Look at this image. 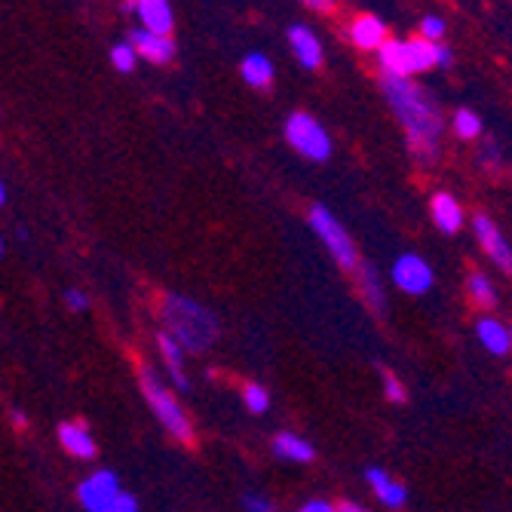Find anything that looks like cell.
Masks as SVG:
<instances>
[{"label": "cell", "instance_id": "1", "mask_svg": "<svg viewBox=\"0 0 512 512\" xmlns=\"http://www.w3.org/2000/svg\"><path fill=\"white\" fill-rule=\"evenodd\" d=\"M381 92L408 138L411 154L427 166L436 163L442 151L445 120L442 105L433 99V92L405 77H381Z\"/></svg>", "mask_w": 512, "mask_h": 512}, {"label": "cell", "instance_id": "2", "mask_svg": "<svg viewBox=\"0 0 512 512\" xmlns=\"http://www.w3.org/2000/svg\"><path fill=\"white\" fill-rule=\"evenodd\" d=\"M160 319L166 325V335H172L184 353H206L218 335H221V325H218V316L203 307L200 301L194 298H184V295H175L169 292L160 304Z\"/></svg>", "mask_w": 512, "mask_h": 512}, {"label": "cell", "instance_id": "3", "mask_svg": "<svg viewBox=\"0 0 512 512\" xmlns=\"http://www.w3.org/2000/svg\"><path fill=\"white\" fill-rule=\"evenodd\" d=\"M138 387H142V393H145L151 411L157 414L160 427H163L172 439H178V442H184V445H191V442H194V424H191L188 411H184L181 402L175 399V393L154 375L151 368H145V365L138 368Z\"/></svg>", "mask_w": 512, "mask_h": 512}, {"label": "cell", "instance_id": "4", "mask_svg": "<svg viewBox=\"0 0 512 512\" xmlns=\"http://www.w3.org/2000/svg\"><path fill=\"white\" fill-rule=\"evenodd\" d=\"M436 46L424 37H390L387 46L378 53L381 77H405L414 80L417 74H424L436 68Z\"/></svg>", "mask_w": 512, "mask_h": 512}, {"label": "cell", "instance_id": "5", "mask_svg": "<svg viewBox=\"0 0 512 512\" xmlns=\"http://www.w3.org/2000/svg\"><path fill=\"white\" fill-rule=\"evenodd\" d=\"M310 230L319 237V243L329 249V255L335 258L338 267L344 270H359L362 258H359V249L353 243V237L347 234V227L341 224V218L332 212V209H325L322 203L310 206Z\"/></svg>", "mask_w": 512, "mask_h": 512}, {"label": "cell", "instance_id": "6", "mask_svg": "<svg viewBox=\"0 0 512 512\" xmlns=\"http://www.w3.org/2000/svg\"><path fill=\"white\" fill-rule=\"evenodd\" d=\"M286 142L301 157H307L313 163H325L332 157V148H335L332 135L325 132V126L316 117L304 114V111H295V114L286 117Z\"/></svg>", "mask_w": 512, "mask_h": 512}, {"label": "cell", "instance_id": "7", "mask_svg": "<svg viewBox=\"0 0 512 512\" xmlns=\"http://www.w3.org/2000/svg\"><path fill=\"white\" fill-rule=\"evenodd\" d=\"M390 279L393 286L405 295H427L436 283V273L430 267V261H424L421 255H399L390 267Z\"/></svg>", "mask_w": 512, "mask_h": 512}, {"label": "cell", "instance_id": "8", "mask_svg": "<svg viewBox=\"0 0 512 512\" xmlns=\"http://www.w3.org/2000/svg\"><path fill=\"white\" fill-rule=\"evenodd\" d=\"M120 479L111 470H96L86 476L77 488V500L86 512H105L117 497H120Z\"/></svg>", "mask_w": 512, "mask_h": 512}, {"label": "cell", "instance_id": "9", "mask_svg": "<svg viewBox=\"0 0 512 512\" xmlns=\"http://www.w3.org/2000/svg\"><path fill=\"white\" fill-rule=\"evenodd\" d=\"M473 234H476V240L482 243V249H485V255L491 258V264L512 276V243H506V237L497 230V224H494L488 215L479 212V215L473 218Z\"/></svg>", "mask_w": 512, "mask_h": 512}, {"label": "cell", "instance_id": "10", "mask_svg": "<svg viewBox=\"0 0 512 512\" xmlns=\"http://www.w3.org/2000/svg\"><path fill=\"white\" fill-rule=\"evenodd\" d=\"M350 40L362 53H381L387 46V40H390L387 22L381 16H375V13H359L350 22Z\"/></svg>", "mask_w": 512, "mask_h": 512}, {"label": "cell", "instance_id": "11", "mask_svg": "<svg viewBox=\"0 0 512 512\" xmlns=\"http://www.w3.org/2000/svg\"><path fill=\"white\" fill-rule=\"evenodd\" d=\"M129 43L135 46V53H138V56L148 59V62H154V65H166V62H172V56H175V43H172V37L154 34V31H145V28H135L132 37H129Z\"/></svg>", "mask_w": 512, "mask_h": 512}, {"label": "cell", "instance_id": "12", "mask_svg": "<svg viewBox=\"0 0 512 512\" xmlns=\"http://www.w3.org/2000/svg\"><path fill=\"white\" fill-rule=\"evenodd\" d=\"M289 43H292V53H295V59L301 62V68H307V71H316L319 65H322V40L316 37V31L313 28H307V25H292L289 28Z\"/></svg>", "mask_w": 512, "mask_h": 512}, {"label": "cell", "instance_id": "13", "mask_svg": "<svg viewBox=\"0 0 512 512\" xmlns=\"http://www.w3.org/2000/svg\"><path fill=\"white\" fill-rule=\"evenodd\" d=\"M365 482L375 491V497L387 506V509H402L408 503V488L402 482H396L387 470L381 467H368L365 470Z\"/></svg>", "mask_w": 512, "mask_h": 512}, {"label": "cell", "instance_id": "14", "mask_svg": "<svg viewBox=\"0 0 512 512\" xmlns=\"http://www.w3.org/2000/svg\"><path fill=\"white\" fill-rule=\"evenodd\" d=\"M356 279H359V292H362V301L375 310L378 316L387 313V292H384V279L378 273V267L371 261H362L359 270H356Z\"/></svg>", "mask_w": 512, "mask_h": 512}, {"label": "cell", "instance_id": "15", "mask_svg": "<svg viewBox=\"0 0 512 512\" xmlns=\"http://www.w3.org/2000/svg\"><path fill=\"white\" fill-rule=\"evenodd\" d=\"M59 442L77 460H96V454H99V445H96V439H92V433L83 424H74V421L59 427Z\"/></svg>", "mask_w": 512, "mask_h": 512}, {"label": "cell", "instance_id": "16", "mask_svg": "<svg viewBox=\"0 0 512 512\" xmlns=\"http://www.w3.org/2000/svg\"><path fill=\"white\" fill-rule=\"evenodd\" d=\"M430 212H433L436 227L442 230V234H448V237L457 234V230L463 227V221H467V215H463V206H460L451 194H445V191L433 194Z\"/></svg>", "mask_w": 512, "mask_h": 512}, {"label": "cell", "instance_id": "17", "mask_svg": "<svg viewBox=\"0 0 512 512\" xmlns=\"http://www.w3.org/2000/svg\"><path fill=\"white\" fill-rule=\"evenodd\" d=\"M476 335H479V344L491 353V356H506L509 350H512V335H509V329L500 322V319H494V316H482L479 322H476Z\"/></svg>", "mask_w": 512, "mask_h": 512}, {"label": "cell", "instance_id": "18", "mask_svg": "<svg viewBox=\"0 0 512 512\" xmlns=\"http://www.w3.org/2000/svg\"><path fill=\"white\" fill-rule=\"evenodd\" d=\"M157 347H160L163 365L169 368V381H172V387H175V390H188V375H184V347H181L172 335H166V332L157 335Z\"/></svg>", "mask_w": 512, "mask_h": 512}, {"label": "cell", "instance_id": "19", "mask_svg": "<svg viewBox=\"0 0 512 512\" xmlns=\"http://www.w3.org/2000/svg\"><path fill=\"white\" fill-rule=\"evenodd\" d=\"M135 13H138V19H142V28L154 31V34H166L169 37V31L175 25L169 0H142V4L135 7Z\"/></svg>", "mask_w": 512, "mask_h": 512}, {"label": "cell", "instance_id": "20", "mask_svg": "<svg viewBox=\"0 0 512 512\" xmlns=\"http://www.w3.org/2000/svg\"><path fill=\"white\" fill-rule=\"evenodd\" d=\"M273 454L279 460H286V463H310L316 457V448L304 436H298V433H276Z\"/></svg>", "mask_w": 512, "mask_h": 512}, {"label": "cell", "instance_id": "21", "mask_svg": "<svg viewBox=\"0 0 512 512\" xmlns=\"http://www.w3.org/2000/svg\"><path fill=\"white\" fill-rule=\"evenodd\" d=\"M240 77L252 86V89H267L273 83V62L264 53H249L240 62Z\"/></svg>", "mask_w": 512, "mask_h": 512}, {"label": "cell", "instance_id": "22", "mask_svg": "<svg viewBox=\"0 0 512 512\" xmlns=\"http://www.w3.org/2000/svg\"><path fill=\"white\" fill-rule=\"evenodd\" d=\"M467 292H470V301L476 307H482V310H494L497 307V292H494V283L488 279V273H470Z\"/></svg>", "mask_w": 512, "mask_h": 512}, {"label": "cell", "instance_id": "23", "mask_svg": "<svg viewBox=\"0 0 512 512\" xmlns=\"http://www.w3.org/2000/svg\"><path fill=\"white\" fill-rule=\"evenodd\" d=\"M451 126H454V135L463 138V142H476V138L482 135V120H479V114H473V111H467V108L454 111Z\"/></svg>", "mask_w": 512, "mask_h": 512}, {"label": "cell", "instance_id": "24", "mask_svg": "<svg viewBox=\"0 0 512 512\" xmlns=\"http://www.w3.org/2000/svg\"><path fill=\"white\" fill-rule=\"evenodd\" d=\"M243 405H246L249 414H267V408H270V393H267V387H261V384H246V387H243Z\"/></svg>", "mask_w": 512, "mask_h": 512}, {"label": "cell", "instance_id": "25", "mask_svg": "<svg viewBox=\"0 0 512 512\" xmlns=\"http://www.w3.org/2000/svg\"><path fill=\"white\" fill-rule=\"evenodd\" d=\"M111 62L120 74H129L138 62V53H135V46L132 43H117L114 50H111Z\"/></svg>", "mask_w": 512, "mask_h": 512}, {"label": "cell", "instance_id": "26", "mask_svg": "<svg viewBox=\"0 0 512 512\" xmlns=\"http://www.w3.org/2000/svg\"><path fill=\"white\" fill-rule=\"evenodd\" d=\"M417 37H424L430 43H442V37H445V19L442 16H424L421 34H417Z\"/></svg>", "mask_w": 512, "mask_h": 512}, {"label": "cell", "instance_id": "27", "mask_svg": "<svg viewBox=\"0 0 512 512\" xmlns=\"http://www.w3.org/2000/svg\"><path fill=\"white\" fill-rule=\"evenodd\" d=\"M384 396H387V402H393V405H402V402L408 399L402 381L393 375V371H384Z\"/></svg>", "mask_w": 512, "mask_h": 512}, {"label": "cell", "instance_id": "28", "mask_svg": "<svg viewBox=\"0 0 512 512\" xmlns=\"http://www.w3.org/2000/svg\"><path fill=\"white\" fill-rule=\"evenodd\" d=\"M243 509L246 512H276V506L261 494H243Z\"/></svg>", "mask_w": 512, "mask_h": 512}, {"label": "cell", "instance_id": "29", "mask_svg": "<svg viewBox=\"0 0 512 512\" xmlns=\"http://www.w3.org/2000/svg\"><path fill=\"white\" fill-rule=\"evenodd\" d=\"M105 512H142V509H138V500H135L132 494H126V491H123V494H120V497H117Z\"/></svg>", "mask_w": 512, "mask_h": 512}, {"label": "cell", "instance_id": "30", "mask_svg": "<svg viewBox=\"0 0 512 512\" xmlns=\"http://www.w3.org/2000/svg\"><path fill=\"white\" fill-rule=\"evenodd\" d=\"M65 304H68L71 310L83 313V310L89 307V298H86V295H83L80 289H68V292H65Z\"/></svg>", "mask_w": 512, "mask_h": 512}, {"label": "cell", "instance_id": "31", "mask_svg": "<svg viewBox=\"0 0 512 512\" xmlns=\"http://www.w3.org/2000/svg\"><path fill=\"white\" fill-rule=\"evenodd\" d=\"M298 512H338V506L329 500H307Z\"/></svg>", "mask_w": 512, "mask_h": 512}, {"label": "cell", "instance_id": "32", "mask_svg": "<svg viewBox=\"0 0 512 512\" xmlns=\"http://www.w3.org/2000/svg\"><path fill=\"white\" fill-rule=\"evenodd\" d=\"M451 62H454L451 46L439 43V46H436V68H451Z\"/></svg>", "mask_w": 512, "mask_h": 512}, {"label": "cell", "instance_id": "33", "mask_svg": "<svg viewBox=\"0 0 512 512\" xmlns=\"http://www.w3.org/2000/svg\"><path fill=\"white\" fill-rule=\"evenodd\" d=\"M304 7H310L313 13H332L335 10V0H301Z\"/></svg>", "mask_w": 512, "mask_h": 512}, {"label": "cell", "instance_id": "34", "mask_svg": "<svg viewBox=\"0 0 512 512\" xmlns=\"http://www.w3.org/2000/svg\"><path fill=\"white\" fill-rule=\"evenodd\" d=\"M338 512H368V509H362L359 503H341Z\"/></svg>", "mask_w": 512, "mask_h": 512}, {"label": "cell", "instance_id": "35", "mask_svg": "<svg viewBox=\"0 0 512 512\" xmlns=\"http://www.w3.org/2000/svg\"><path fill=\"white\" fill-rule=\"evenodd\" d=\"M13 421H16V427H25V424H28L22 411H13Z\"/></svg>", "mask_w": 512, "mask_h": 512}, {"label": "cell", "instance_id": "36", "mask_svg": "<svg viewBox=\"0 0 512 512\" xmlns=\"http://www.w3.org/2000/svg\"><path fill=\"white\" fill-rule=\"evenodd\" d=\"M4 200H7V191H4V181H0V206H4Z\"/></svg>", "mask_w": 512, "mask_h": 512}, {"label": "cell", "instance_id": "37", "mask_svg": "<svg viewBox=\"0 0 512 512\" xmlns=\"http://www.w3.org/2000/svg\"><path fill=\"white\" fill-rule=\"evenodd\" d=\"M126 4H129V7H132V10H135V7H138V4H142V0H126Z\"/></svg>", "mask_w": 512, "mask_h": 512}, {"label": "cell", "instance_id": "38", "mask_svg": "<svg viewBox=\"0 0 512 512\" xmlns=\"http://www.w3.org/2000/svg\"><path fill=\"white\" fill-rule=\"evenodd\" d=\"M0 258H4V240H0Z\"/></svg>", "mask_w": 512, "mask_h": 512}, {"label": "cell", "instance_id": "39", "mask_svg": "<svg viewBox=\"0 0 512 512\" xmlns=\"http://www.w3.org/2000/svg\"><path fill=\"white\" fill-rule=\"evenodd\" d=\"M509 335H512V329H509Z\"/></svg>", "mask_w": 512, "mask_h": 512}]
</instances>
